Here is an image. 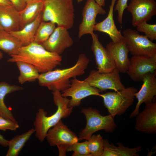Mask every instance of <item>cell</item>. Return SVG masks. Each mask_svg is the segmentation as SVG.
<instances>
[{
  "mask_svg": "<svg viewBox=\"0 0 156 156\" xmlns=\"http://www.w3.org/2000/svg\"><path fill=\"white\" fill-rule=\"evenodd\" d=\"M73 0H46L43 1L42 20L55 23L57 27L67 29L71 28L74 22Z\"/></svg>",
  "mask_w": 156,
  "mask_h": 156,
  "instance_id": "cell-4",
  "label": "cell"
},
{
  "mask_svg": "<svg viewBox=\"0 0 156 156\" xmlns=\"http://www.w3.org/2000/svg\"><path fill=\"white\" fill-rule=\"evenodd\" d=\"M41 0L42 1H45L46 0Z\"/></svg>",
  "mask_w": 156,
  "mask_h": 156,
  "instance_id": "cell-42",
  "label": "cell"
},
{
  "mask_svg": "<svg viewBox=\"0 0 156 156\" xmlns=\"http://www.w3.org/2000/svg\"><path fill=\"white\" fill-rule=\"evenodd\" d=\"M25 0L26 2V3H27L29 2H31L34 1L36 0Z\"/></svg>",
  "mask_w": 156,
  "mask_h": 156,
  "instance_id": "cell-39",
  "label": "cell"
},
{
  "mask_svg": "<svg viewBox=\"0 0 156 156\" xmlns=\"http://www.w3.org/2000/svg\"><path fill=\"white\" fill-rule=\"evenodd\" d=\"M73 152V156H91L87 146V140L82 142H76L69 146L67 151Z\"/></svg>",
  "mask_w": 156,
  "mask_h": 156,
  "instance_id": "cell-30",
  "label": "cell"
},
{
  "mask_svg": "<svg viewBox=\"0 0 156 156\" xmlns=\"http://www.w3.org/2000/svg\"><path fill=\"white\" fill-rule=\"evenodd\" d=\"M3 57V54L0 51V60H1Z\"/></svg>",
  "mask_w": 156,
  "mask_h": 156,
  "instance_id": "cell-38",
  "label": "cell"
},
{
  "mask_svg": "<svg viewBox=\"0 0 156 156\" xmlns=\"http://www.w3.org/2000/svg\"><path fill=\"white\" fill-rule=\"evenodd\" d=\"M144 109L135 116V128L147 134L156 133V102L145 104Z\"/></svg>",
  "mask_w": 156,
  "mask_h": 156,
  "instance_id": "cell-16",
  "label": "cell"
},
{
  "mask_svg": "<svg viewBox=\"0 0 156 156\" xmlns=\"http://www.w3.org/2000/svg\"><path fill=\"white\" fill-rule=\"evenodd\" d=\"M56 25L55 23L51 21H42L36 30L34 42L40 44L44 42L53 33Z\"/></svg>",
  "mask_w": 156,
  "mask_h": 156,
  "instance_id": "cell-28",
  "label": "cell"
},
{
  "mask_svg": "<svg viewBox=\"0 0 156 156\" xmlns=\"http://www.w3.org/2000/svg\"><path fill=\"white\" fill-rule=\"evenodd\" d=\"M3 29L0 25V30Z\"/></svg>",
  "mask_w": 156,
  "mask_h": 156,
  "instance_id": "cell-41",
  "label": "cell"
},
{
  "mask_svg": "<svg viewBox=\"0 0 156 156\" xmlns=\"http://www.w3.org/2000/svg\"><path fill=\"white\" fill-rule=\"evenodd\" d=\"M95 1L97 3L102 7L105 5V0H95Z\"/></svg>",
  "mask_w": 156,
  "mask_h": 156,
  "instance_id": "cell-37",
  "label": "cell"
},
{
  "mask_svg": "<svg viewBox=\"0 0 156 156\" xmlns=\"http://www.w3.org/2000/svg\"><path fill=\"white\" fill-rule=\"evenodd\" d=\"M90 62L85 54H80L76 63L66 68L57 69L40 74L38 79L39 85L47 87L52 92H62L70 86V79L83 75Z\"/></svg>",
  "mask_w": 156,
  "mask_h": 156,
  "instance_id": "cell-2",
  "label": "cell"
},
{
  "mask_svg": "<svg viewBox=\"0 0 156 156\" xmlns=\"http://www.w3.org/2000/svg\"><path fill=\"white\" fill-rule=\"evenodd\" d=\"M77 2L78 3L82 1L83 0H77Z\"/></svg>",
  "mask_w": 156,
  "mask_h": 156,
  "instance_id": "cell-40",
  "label": "cell"
},
{
  "mask_svg": "<svg viewBox=\"0 0 156 156\" xmlns=\"http://www.w3.org/2000/svg\"><path fill=\"white\" fill-rule=\"evenodd\" d=\"M70 86L62 91L61 94L64 97H70L68 106L73 107L79 106L84 98L91 95L100 96L101 91L96 88L91 86L84 80L81 81L76 77L70 79Z\"/></svg>",
  "mask_w": 156,
  "mask_h": 156,
  "instance_id": "cell-10",
  "label": "cell"
},
{
  "mask_svg": "<svg viewBox=\"0 0 156 156\" xmlns=\"http://www.w3.org/2000/svg\"><path fill=\"white\" fill-rule=\"evenodd\" d=\"M19 127L17 122L0 116V130L4 131L8 130L15 131Z\"/></svg>",
  "mask_w": 156,
  "mask_h": 156,
  "instance_id": "cell-32",
  "label": "cell"
},
{
  "mask_svg": "<svg viewBox=\"0 0 156 156\" xmlns=\"http://www.w3.org/2000/svg\"><path fill=\"white\" fill-rule=\"evenodd\" d=\"M54 104L57 110L53 114L47 116L46 111L39 108L36 113L34 122L36 137L40 142L46 138L49 129L57 124L62 119L67 117L72 112L73 108L68 106L70 99L62 96L59 91L52 92Z\"/></svg>",
  "mask_w": 156,
  "mask_h": 156,
  "instance_id": "cell-3",
  "label": "cell"
},
{
  "mask_svg": "<svg viewBox=\"0 0 156 156\" xmlns=\"http://www.w3.org/2000/svg\"></svg>",
  "mask_w": 156,
  "mask_h": 156,
  "instance_id": "cell-43",
  "label": "cell"
},
{
  "mask_svg": "<svg viewBox=\"0 0 156 156\" xmlns=\"http://www.w3.org/2000/svg\"><path fill=\"white\" fill-rule=\"evenodd\" d=\"M128 0H118L114 9V11L118 12L117 20L120 24L122 23L123 16L125 10L128 6Z\"/></svg>",
  "mask_w": 156,
  "mask_h": 156,
  "instance_id": "cell-33",
  "label": "cell"
},
{
  "mask_svg": "<svg viewBox=\"0 0 156 156\" xmlns=\"http://www.w3.org/2000/svg\"><path fill=\"white\" fill-rule=\"evenodd\" d=\"M0 25L4 30L8 32L21 29L19 12L13 5H0Z\"/></svg>",
  "mask_w": 156,
  "mask_h": 156,
  "instance_id": "cell-20",
  "label": "cell"
},
{
  "mask_svg": "<svg viewBox=\"0 0 156 156\" xmlns=\"http://www.w3.org/2000/svg\"><path fill=\"white\" fill-rule=\"evenodd\" d=\"M122 36L129 52L132 55L152 56L156 54V44L137 30L126 29Z\"/></svg>",
  "mask_w": 156,
  "mask_h": 156,
  "instance_id": "cell-8",
  "label": "cell"
},
{
  "mask_svg": "<svg viewBox=\"0 0 156 156\" xmlns=\"http://www.w3.org/2000/svg\"><path fill=\"white\" fill-rule=\"evenodd\" d=\"M103 142L104 139L99 134L92 135L87 140L88 147L91 156H102Z\"/></svg>",
  "mask_w": 156,
  "mask_h": 156,
  "instance_id": "cell-29",
  "label": "cell"
},
{
  "mask_svg": "<svg viewBox=\"0 0 156 156\" xmlns=\"http://www.w3.org/2000/svg\"><path fill=\"white\" fill-rule=\"evenodd\" d=\"M10 56L7 60L8 62L21 61L28 63L34 66L41 73L54 70L61 64L62 61L60 55L47 51L41 44L35 42L23 46L17 54Z\"/></svg>",
  "mask_w": 156,
  "mask_h": 156,
  "instance_id": "cell-1",
  "label": "cell"
},
{
  "mask_svg": "<svg viewBox=\"0 0 156 156\" xmlns=\"http://www.w3.org/2000/svg\"><path fill=\"white\" fill-rule=\"evenodd\" d=\"M34 132L35 129H31L8 141V149L6 156H18L26 142Z\"/></svg>",
  "mask_w": 156,
  "mask_h": 156,
  "instance_id": "cell-26",
  "label": "cell"
},
{
  "mask_svg": "<svg viewBox=\"0 0 156 156\" xmlns=\"http://www.w3.org/2000/svg\"><path fill=\"white\" fill-rule=\"evenodd\" d=\"M46 138L51 146H57L59 156H65L68 147L79 141L76 134L62 120L49 129Z\"/></svg>",
  "mask_w": 156,
  "mask_h": 156,
  "instance_id": "cell-7",
  "label": "cell"
},
{
  "mask_svg": "<svg viewBox=\"0 0 156 156\" xmlns=\"http://www.w3.org/2000/svg\"><path fill=\"white\" fill-rule=\"evenodd\" d=\"M91 36V49L94 56L97 71L103 73L112 70L116 67L111 56L99 41L98 35L93 33Z\"/></svg>",
  "mask_w": 156,
  "mask_h": 156,
  "instance_id": "cell-17",
  "label": "cell"
},
{
  "mask_svg": "<svg viewBox=\"0 0 156 156\" xmlns=\"http://www.w3.org/2000/svg\"><path fill=\"white\" fill-rule=\"evenodd\" d=\"M15 63L20 72L18 78L19 83L23 84L27 81L33 82L38 79L40 73L33 65L21 61Z\"/></svg>",
  "mask_w": 156,
  "mask_h": 156,
  "instance_id": "cell-27",
  "label": "cell"
},
{
  "mask_svg": "<svg viewBox=\"0 0 156 156\" xmlns=\"http://www.w3.org/2000/svg\"><path fill=\"white\" fill-rule=\"evenodd\" d=\"M106 13L95 0H87L83 10L82 21L79 27L78 38L85 34H92L97 14L104 15Z\"/></svg>",
  "mask_w": 156,
  "mask_h": 156,
  "instance_id": "cell-13",
  "label": "cell"
},
{
  "mask_svg": "<svg viewBox=\"0 0 156 156\" xmlns=\"http://www.w3.org/2000/svg\"><path fill=\"white\" fill-rule=\"evenodd\" d=\"M16 37L4 29L0 30V49L10 56L17 53L23 46Z\"/></svg>",
  "mask_w": 156,
  "mask_h": 156,
  "instance_id": "cell-25",
  "label": "cell"
},
{
  "mask_svg": "<svg viewBox=\"0 0 156 156\" xmlns=\"http://www.w3.org/2000/svg\"><path fill=\"white\" fill-rule=\"evenodd\" d=\"M156 69V54L152 56L132 55L126 73L133 81H142L144 75Z\"/></svg>",
  "mask_w": 156,
  "mask_h": 156,
  "instance_id": "cell-11",
  "label": "cell"
},
{
  "mask_svg": "<svg viewBox=\"0 0 156 156\" xmlns=\"http://www.w3.org/2000/svg\"><path fill=\"white\" fill-rule=\"evenodd\" d=\"M81 112L85 116L86 123L79 133V140H87L94 133L100 130L113 132L117 127L114 117L110 114L103 116L98 110L90 107L82 108Z\"/></svg>",
  "mask_w": 156,
  "mask_h": 156,
  "instance_id": "cell-5",
  "label": "cell"
},
{
  "mask_svg": "<svg viewBox=\"0 0 156 156\" xmlns=\"http://www.w3.org/2000/svg\"><path fill=\"white\" fill-rule=\"evenodd\" d=\"M42 20V12L33 21L16 31L8 32L17 38L23 46L27 45L34 42L37 29Z\"/></svg>",
  "mask_w": 156,
  "mask_h": 156,
  "instance_id": "cell-21",
  "label": "cell"
},
{
  "mask_svg": "<svg viewBox=\"0 0 156 156\" xmlns=\"http://www.w3.org/2000/svg\"><path fill=\"white\" fill-rule=\"evenodd\" d=\"M138 89L129 87L118 91L108 92L100 94L103 99L104 105L108 112L113 117L121 116L133 104L135 94Z\"/></svg>",
  "mask_w": 156,
  "mask_h": 156,
  "instance_id": "cell-6",
  "label": "cell"
},
{
  "mask_svg": "<svg viewBox=\"0 0 156 156\" xmlns=\"http://www.w3.org/2000/svg\"><path fill=\"white\" fill-rule=\"evenodd\" d=\"M106 48L111 56L116 68L120 72L126 73L130 63L129 51L124 39L117 42H109Z\"/></svg>",
  "mask_w": 156,
  "mask_h": 156,
  "instance_id": "cell-18",
  "label": "cell"
},
{
  "mask_svg": "<svg viewBox=\"0 0 156 156\" xmlns=\"http://www.w3.org/2000/svg\"><path fill=\"white\" fill-rule=\"evenodd\" d=\"M118 146L110 143L107 139H104L103 150L102 156H138V152L141 151L142 147L133 148L125 146L120 142L117 143Z\"/></svg>",
  "mask_w": 156,
  "mask_h": 156,
  "instance_id": "cell-22",
  "label": "cell"
},
{
  "mask_svg": "<svg viewBox=\"0 0 156 156\" xmlns=\"http://www.w3.org/2000/svg\"><path fill=\"white\" fill-rule=\"evenodd\" d=\"M8 140L5 139L3 136L0 134V145L1 146L7 147L8 146Z\"/></svg>",
  "mask_w": 156,
  "mask_h": 156,
  "instance_id": "cell-35",
  "label": "cell"
},
{
  "mask_svg": "<svg viewBox=\"0 0 156 156\" xmlns=\"http://www.w3.org/2000/svg\"><path fill=\"white\" fill-rule=\"evenodd\" d=\"M142 81L143 83L140 89L135 94L138 102L134 110L130 115V118L135 117L139 113L140 105L143 103L146 104L152 102L156 95L155 71L145 74Z\"/></svg>",
  "mask_w": 156,
  "mask_h": 156,
  "instance_id": "cell-14",
  "label": "cell"
},
{
  "mask_svg": "<svg viewBox=\"0 0 156 156\" xmlns=\"http://www.w3.org/2000/svg\"><path fill=\"white\" fill-rule=\"evenodd\" d=\"M73 44L68 29L57 27L48 38L41 44L47 51L60 55Z\"/></svg>",
  "mask_w": 156,
  "mask_h": 156,
  "instance_id": "cell-15",
  "label": "cell"
},
{
  "mask_svg": "<svg viewBox=\"0 0 156 156\" xmlns=\"http://www.w3.org/2000/svg\"><path fill=\"white\" fill-rule=\"evenodd\" d=\"M116 0H111L107 16L102 21L96 23L94 28V31L107 34L112 41L114 42H118L124 39L120 31L117 28L113 18L114 7Z\"/></svg>",
  "mask_w": 156,
  "mask_h": 156,
  "instance_id": "cell-19",
  "label": "cell"
},
{
  "mask_svg": "<svg viewBox=\"0 0 156 156\" xmlns=\"http://www.w3.org/2000/svg\"><path fill=\"white\" fill-rule=\"evenodd\" d=\"M24 89L22 87L15 85H11L5 81L0 82V116L17 122L11 111L5 105L4 98L7 94Z\"/></svg>",
  "mask_w": 156,
  "mask_h": 156,
  "instance_id": "cell-23",
  "label": "cell"
},
{
  "mask_svg": "<svg viewBox=\"0 0 156 156\" xmlns=\"http://www.w3.org/2000/svg\"><path fill=\"white\" fill-rule=\"evenodd\" d=\"M119 73L116 68L106 73H99L93 70L84 80L101 92L107 90L118 91L125 88L121 81Z\"/></svg>",
  "mask_w": 156,
  "mask_h": 156,
  "instance_id": "cell-9",
  "label": "cell"
},
{
  "mask_svg": "<svg viewBox=\"0 0 156 156\" xmlns=\"http://www.w3.org/2000/svg\"><path fill=\"white\" fill-rule=\"evenodd\" d=\"M13 5L18 11L23 10L25 7L27 3L25 0H9Z\"/></svg>",
  "mask_w": 156,
  "mask_h": 156,
  "instance_id": "cell-34",
  "label": "cell"
},
{
  "mask_svg": "<svg viewBox=\"0 0 156 156\" xmlns=\"http://www.w3.org/2000/svg\"><path fill=\"white\" fill-rule=\"evenodd\" d=\"M137 31L144 32L145 36L151 41L156 40V24H149L146 21L142 22L136 26Z\"/></svg>",
  "mask_w": 156,
  "mask_h": 156,
  "instance_id": "cell-31",
  "label": "cell"
},
{
  "mask_svg": "<svg viewBox=\"0 0 156 156\" xmlns=\"http://www.w3.org/2000/svg\"><path fill=\"white\" fill-rule=\"evenodd\" d=\"M43 1L36 0L27 3L25 8L19 12L21 29L27 24L34 21L42 12Z\"/></svg>",
  "mask_w": 156,
  "mask_h": 156,
  "instance_id": "cell-24",
  "label": "cell"
},
{
  "mask_svg": "<svg viewBox=\"0 0 156 156\" xmlns=\"http://www.w3.org/2000/svg\"><path fill=\"white\" fill-rule=\"evenodd\" d=\"M12 5L9 0H0V5L8 6Z\"/></svg>",
  "mask_w": 156,
  "mask_h": 156,
  "instance_id": "cell-36",
  "label": "cell"
},
{
  "mask_svg": "<svg viewBox=\"0 0 156 156\" xmlns=\"http://www.w3.org/2000/svg\"><path fill=\"white\" fill-rule=\"evenodd\" d=\"M127 8L132 15V25L135 27L142 22L150 21L156 15V2L155 0H131Z\"/></svg>",
  "mask_w": 156,
  "mask_h": 156,
  "instance_id": "cell-12",
  "label": "cell"
}]
</instances>
